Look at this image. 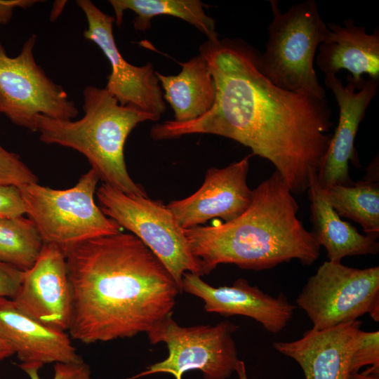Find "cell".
Masks as SVG:
<instances>
[{"label":"cell","mask_w":379,"mask_h":379,"mask_svg":"<svg viewBox=\"0 0 379 379\" xmlns=\"http://www.w3.org/2000/svg\"><path fill=\"white\" fill-rule=\"evenodd\" d=\"M199 51L215 83L213 107L192 121L157 124L151 137L201 133L232 139L270 161L293 194L307 191L332 138L326 99L276 86L259 69L260 53L241 39L208 40Z\"/></svg>","instance_id":"cell-1"},{"label":"cell","mask_w":379,"mask_h":379,"mask_svg":"<svg viewBox=\"0 0 379 379\" xmlns=\"http://www.w3.org/2000/svg\"><path fill=\"white\" fill-rule=\"evenodd\" d=\"M73 313L69 335L84 344L147 333L181 293L160 260L135 235L92 239L65 253Z\"/></svg>","instance_id":"cell-2"},{"label":"cell","mask_w":379,"mask_h":379,"mask_svg":"<svg viewBox=\"0 0 379 379\" xmlns=\"http://www.w3.org/2000/svg\"><path fill=\"white\" fill-rule=\"evenodd\" d=\"M252 192L237 218L184 230L202 276L220 264L262 270L292 260L311 265L319 258L321 246L298 219V205L277 171Z\"/></svg>","instance_id":"cell-3"},{"label":"cell","mask_w":379,"mask_h":379,"mask_svg":"<svg viewBox=\"0 0 379 379\" xmlns=\"http://www.w3.org/2000/svg\"><path fill=\"white\" fill-rule=\"evenodd\" d=\"M83 95L84 115L79 120L36 117L40 140L82 154L103 183L127 194L147 196L128 173L124 145L138 124L157 121L160 117L132 105H121L105 88L88 86Z\"/></svg>","instance_id":"cell-4"},{"label":"cell","mask_w":379,"mask_h":379,"mask_svg":"<svg viewBox=\"0 0 379 379\" xmlns=\"http://www.w3.org/2000/svg\"><path fill=\"white\" fill-rule=\"evenodd\" d=\"M265 51L259 55L260 72L276 86L291 92L326 98L315 72L314 58L329 33L315 0H307L282 12L277 0L270 1Z\"/></svg>","instance_id":"cell-5"},{"label":"cell","mask_w":379,"mask_h":379,"mask_svg":"<svg viewBox=\"0 0 379 379\" xmlns=\"http://www.w3.org/2000/svg\"><path fill=\"white\" fill-rule=\"evenodd\" d=\"M99 180L91 168L68 189H52L38 182L18 187L25 214L44 244H53L65 254L86 241L121 232L120 225L106 216L95 201Z\"/></svg>","instance_id":"cell-6"},{"label":"cell","mask_w":379,"mask_h":379,"mask_svg":"<svg viewBox=\"0 0 379 379\" xmlns=\"http://www.w3.org/2000/svg\"><path fill=\"white\" fill-rule=\"evenodd\" d=\"M96 197L106 216L138 237L160 260L181 293L185 273L202 276L184 229L162 201L127 194L105 183L97 189Z\"/></svg>","instance_id":"cell-7"},{"label":"cell","mask_w":379,"mask_h":379,"mask_svg":"<svg viewBox=\"0 0 379 379\" xmlns=\"http://www.w3.org/2000/svg\"><path fill=\"white\" fill-rule=\"evenodd\" d=\"M237 328L227 321L215 325L181 326L172 314H168L146 333L150 343L166 344L168 357L131 379L159 373L182 379L185 373L193 370L201 371L204 379H227L239 361L233 338Z\"/></svg>","instance_id":"cell-8"},{"label":"cell","mask_w":379,"mask_h":379,"mask_svg":"<svg viewBox=\"0 0 379 379\" xmlns=\"http://www.w3.org/2000/svg\"><path fill=\"white\" fill-rule=\"evenodd\" d=\"M313 328L322 330L369 314L379 321V267L359 269L324 261L297 297Z\"/></svg>","instance_id":"cell-9"},{"label":"cell","mask_w":379,"mask_h":379,"mask_svg":"<svg viewBox=\"0 0 379 379\" xmlns=\"http://www.w3.org/2000/svg\"><path fill=\"white\" fill-rule=\"evenodd\" d=\"M36 38L32 34L13 58L0 46V113L32 131H36V118L39 114L72 120L79 114L63 88L35 62L33 50Z\"/></svg>","instance_id":"cell-10"},{"label":"cell","mask_w":379,"mask_h":379,"mask_svg":"<svg viewBox=\"0 0 379 379\" xmlns=\"http://www.w3.org/2000/svg\"><path fill=\"white\" fill-rule=\"evenodd\" d=\"M76 3L86 18L85 38L94 42L109 62L111 72L105 89L121 105H132L161 118L166 111V103L152 65L147 62L138 67L128 62L114 38V17L103 13L90 0H77Z\"/></svg>","instance_id":"cell-11"},{"label":"cell","mask_w":379,"mask_h":379,"mask_svg":"<svg viewBox=\"0 0 379 379\" xmlns=\"http://www.w3.org/2000/svg\"><path fill=\"white\" fill-rule=\"evenodd\" d=\"M11 300L20 311L42 324L68 331L73 300L65 253L58 247L44 243L34 265L23 272Z\"/></svg>","instance_id":"cell-12"},{"label":"cell","mask_w":379,"mask_h":379,"mask_svg":"<svg viewBox=\"0 0 379 379\" xmlns=\"http://www.w3.org/2000/svg\"><path fill=\"white\" fill-rule=\"evenodd\" d=\"M252 156L222 168H210L197 191L167 204L178 225L185 230L215 218L229 222L242 214L252 200L253 192L247 183Z\"/></svg>","instance_id":"cell-13"},{"label":"cell","mask_w":379,"mask_h":379,"mask_svg":"<svg viewBox=\"0 0 379 379\" xmlns=\"http://www.w3.org/2000/svg\"><path fill=\"white\" fill-rule=\"evenodd\" d=\"M182 291L202 300L208 312L225 317L245 316L259 322L272 333H279L287 326L296 308L283 293L272 296L243 278L231 286L215 287L201 276L187 272L182 279Z\"/></svg>","instance_id":"cell-14"},{"label":"cell","mask_w":379,"mask_h":379,"mask_svg":"<svg viewBox=\"0 0 379 379\" xmlns=\"http://www.w3.org/2000/svg\"><path fill=\"white\" fill-rule=\"evenodd\" d=\"M325 85L333 92L339 107V121L317 173L321 188L331 185H352L349 161H358L354 141L360 123L372 99L379 80L368 79L358 89L350 76L344 85L336 76L325 77Z\"/></svg>","instance_id":"cell-15"},{"label":"cell","mask_w":379,"mask_h":379,"mask_svg":"<svg viewBox=\"0 0 379 379\" xmlns=\"http://www.w3.org/2000/svg\"><path fill=\"white\" fill-rule=\"evenodd\" d=\"M361 326L355 320L322 330L312 328L296 340L276 341L273 347L298 363L305 379H347Z\"/></svg>","instance_id":"cell-16"},{"label":"cell","mask_w":379,"mask_h":379,"mask_svg":"<svg viewBox=\"0 0 379 379\" xmlns=\"http://www.w3.org/2000/svg\"><path fill=\"white\" fill-rule=\"evenodd\" d=\"M0 338L17 354L19 366L40 369L46 364L82 359L68 333L36 321L6 298H0Z\"/></svg>","instance_id":"cell-17"},{"label":"cell","mask_w":379,"mask_h":379,"mask_svg":"<svg viewBox=\"0 0 379 379\" xmlns=\"http://www.w3.org/2000/svg\"><path fill=\"white\" fill-rule=\"evenodd\" d=\"M329 33L319 45L316 65L325 77L336 76L340 70L350 72V77L358 89L364 84L363 74L379 80V29L371 34L352 19L343 25L327 23Z\"/></svg>","instance_id":"cell-18"},{"label":"cell","mask_w":379,"mask_h":379,"mask_svg":"<svg viewBox=\"0 0 379 379\" xmlns=\"http://www.w3.org/2000/svg\"><path fill=\"white\" fill-rule=\"evenodd\" d=\"M177 75H164L155 71L163 97L174 112L175 121H192L202 117L213 107L216 87L206 58L199 54L185 62Z\"/></svg>","instance_id":"cell-19"},{"label":"cell","mask_w":379,"mask_h":379,"mask_svg":"<svg viewBox=\"0 0 379 379\" xmlns=\"http://www.w3.org/2000/svg\"><path fill=\"white\" fill-rule=\"evenodd\" d=\"M312 177L307 190L310 201L311 231L320 246L326 251L328 260L340 262L347 256L376 254L379 244L376 239L360 234L340 216L326 200L317 181Z\"/></svg>","instance_id":"cell-20"},{"label":"cell","mask_w":379,"mask_h":379,"mask_svg":"<svg viewBox=\"0 0 379 379\" xmlns=\"http://www.w3.org/2000/svg\"><path fill=\"white\" fill-rule=\"evenodd\" d=\"M115 14V22L120 27L124 13L131 10L136 14L133 26L145 31L151 27L152 19L158 15H171L182 19L197 27L208 37L218 39L214 20L206 14L199 0H110Z\"/></svg>","instance_id":"cell-21"},{"label":"cell","mask_w":379,"mask_h":379,"mask_svg":"<svg viewBox=\"0 0 379 379\" xmlns=\"http://www.w3.org/2000/svg\"><path fill=\"white\" fill-rule=\"evenodd\" d=\"M329 205L339 216L359 223L366 235L377 239L379 234V187L369 180L352 185H331L321 188Z\"/></svg>","instance_id":"cell-22"},{"label":"cell","mask_w":379,"mask_h":379,"mask_svg":"<svg viewBox=\"0 0 379 379\" xmlns=\"http://www.w3.org/2000/svg\"><path fill=\"white\" fill-rule=\"evenodd\" d=\"M43 245L38 230L28 218H0V261L26 271L36 260Z\"/></svg>","instance_id":"cell-23"},{"label":"cell","mask_w":379,"mask_h":379,"mask_svg":"<svg viewBox=\"0 0 379 379\" xmlns=\"http://www.w3.org/2000/svg\"><path fill=\"white\" fill-rule=\"evenodd\" d=\"M371 366L364 373L378 375L379 331L358 332L350 361V373L359 372L364 366Z\"/></svg>","instance_id":"cell-24"},{"label":"cell","mask_w":379,"mask_h":379,"mask_svg":"<svg viewBox=\"0 0 379 379\" xmlns=\"http://www.w3.org/2000/svg\"><path fill=\"white\" fill-rule=\"evenodd\" d=\"M34 182L38 178L20 157L0 145V185L19 187Z\"/></svg>","instance_id":"cell-25"},{"label":"cell","mask_w":379,"mask_h":379,"mask_svg":"<svg viewBox=\"0 0 379 379\" xmlns=\"http://www.w3.org/2000/svg\"><path fill=\"white\" fill-rule=\"evenodd\" d=\"M30 379H41L39 368L33 366H19ZM53 379H93L89 366L83 359L74 362H58L54 365Z\"/></svg>","instance_id":"cell-26"},{"label":"cell","mask_w":379,"mask_h":379,"mask_svg":"<svg viewBox=\"0 0 379 379\" xmlns=\"http://www.w3.org/2000/svg\"><path fill=\"white\" fill-rule=\"evenodd\" d=\"M25 214V206L18 187L0 185V218H15Z\"/></svg>","instance_id":"cell-27"},{"label":"cell","mask_w":379,"mask_h":379,"mask_svg":"<svg viewBox=\"0 0 379 379\" xmlns=\"http://www.w3.org/2000/svg\"><path fill=\"white\" fill-rule=\"evenodd\" d=\"M23 272L0 261V298L12 299L22 281Z\"/></svg>","instance_id":"cell-28"},{"label":"cell","mask_w":379,"mask_h":379,"mask_svg":"<svg viewBox=\"0 0 379 379\" xmlns=\"http://www.w3.org/2000/svg\"><path fill=\"white\" fill-rule=\"evenodd\" d=\"M37 2H41V1L0 0V25L7 24L10 21L13 16V11L15 8H29Z\"/></svg>","instance_id":"cell-29"},{"label":"cell","mask_w":379,"mask_h":379,"mask_svg":"<svg viewBox=\"0 0 379 379\" xmlns=\"http://www.w3.org/2000/svg\"><path fill=\"white\" fill-rule=\"evenodd\" d=\"M14 351L11 346L0 338V361L14 354Z\"/></svg>","instance_id":"cell-30"},{"label":"cell","mask_w":379,"mask_h":379,"mask_svg":"<svg viewBox=\"0 0 379 379\" xmlns=\"http://www.w3.org/2000/svg\"><path fill=\"white\" fill-rule=\"evenodd\" d=\"M347 379H379L378 375L359 372L350 373Z\"/></svg>","instance_id":"cell-31"},{"label":"cell","mask_w":379,"mask_h":379,"mask_svg":"<svg viewBox=\"0 0 379 379\" xmlns=\"http://www.w3.org/2000/svg\"><path fill=\"white\" fill-rule=\"evenodd\" d=\"M235 371L237 372L239 379H248L246 366L243 361L239 360L237 364Z\"/></svg>","instance_id":"cell-32"},{"label":"cell","mask_w":379,"mask_h":379,"mask_svg":"<svg viewBox=\"0 0 379 379\" xmlns=\"http://www.w3.org/2000/svg\"><path fill=\"white\" fill-rule=\"evenodd\" d=\"M1 46V43H0V46Z\"/></svg>","instance_id":"cell-33"}]
</instances>
